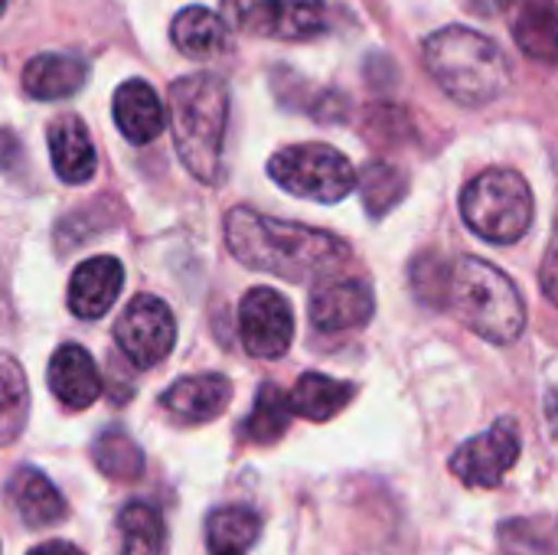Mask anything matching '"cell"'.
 <instances>
[{"mask_svg": "<svg viewBox=\"0 0 558 555\" xmlns=\"http://www.w3.org/2000/svg\"><path fill=\"white\" fill-rule=\"evenodd\" d=\"M226 245L245 268L271 272L284 281L337 275L350 262V245L333 232L262 216L248 206H235L226 216Z\"/></svg>", "mask_w": 558, "mask_h": 555, "instance_id": "obj_1", "label": "cell"}, {"mask_svg": "<svg viewBox=\"0 0 558 555\" xmlns=\"http://www.w3.org/2000/svg\"><path fill=\"white\" fill-rule=\"evenodd\" d=\"M229 111H232L229 85L213 72L180 75L167 92V121H170L173 147L183 167L199 183L222 180Z\"/></svg>", "mask_w": 558, "mask_h": 555, "instance_id": "obj_2", "label": "cell"}, {"mask_svg": "<svg viewBox=\"0 0 558 555\" xmlns=\"http://www.w3.org/2000/svg\"><path fill=\"white\" fill-rule=\"evenodd\" d=\"M425 65L435 82L468 108L497 101L513 82L507 52L471 26H445L432 33L425 39Z\"/></svg>", "mask_w": 558, "mask_h": 555, "instance_id": "obj_3", "label": "cell"}, {"mask_svg": "<svg viewBox=\"0 0 558 555\" xmlns=\"http://www.w3.org/2000/svg\"><path fill=\"white\" fill-rule=\"evenodd\" d=\"M445 301L464 327L490 343H513L526 327V304L513 278L474 255L448 268Z\"/></svg>", "mask_w": 558, "mask_h": 555, "instance_id": "obj_4", "label": "cell"}, {"mask_svg": "<svg viewBox=\"0 0 558 555\" xmlns=\"http://www.w3.org/2000/svg\"><path fill=\"white\" fill-rule=\"evenodd\" d=\"M461 216L494 245L520 242L533 226V190L517 170L490 167L464 186Z\"/></svg>", "mask_w": 558, "mask_h": 555, "instance_id": "obj_5", "label": "cell"}, {"mask_svg": "<svg viewBox=\"0 0 558 555\" xmlns=\"http://www.w3.org/2000/svg\"><path fill=\"white\" fill-rule=\"evenodd\" d=\"M268 173L281 190L314 203H340L350 196V190H356V170L350 157L330 144L281 147L268 160Z\"/></svg>", "mask_w": 558, "mask_h": 555, "instance_id": "obj_6", "label": "cell"}, {"mask_svg": "<svg viewBox=\"0 0 558 555\" xmlns=\"http://www.w3.org/2000/svg\"><path fill=\"white\" fill-rule=\"evenodd\" d=\"M219 20L245 36L304 43L327 33L324 0H222Z\"/></svg>", "mask_w": 558, "mask_h": 555, "instance_id": "obj_7", "label": "cell"}, {"mask_svg": "<svg viewBox=\"0 0 558 555\" xmlns=\"http://www.w3.org/2000/svg\"><path fill=\"white\" fill-rule=\"evenodd\" d=\"M114 340H118V350L137 370H150L170 357L177 343V321L160 298L137 294L124 307L121 321L114 324Z\"/></svg>", "mask_w": 558, "mask_h": 555, "instance_id": "obj_8", "label": "cell"}, {"mask_svg": "<svg viewBox=\"0 0 558 555\" xmlns=\"http://www.w3.org/2000/svg\"><path fill=\"white\" fill-rule=\"evenodd\" d=\"M520 448H523V438H520L517 422L504 419L490 432L464 442L451 458V471L464 487L487 491V487H497L513 471V464L520 461Z\"/></svg>", "mask_w": 558, "mask_h": 555, "instance_id": "obj_9", "label": "cell"}, {"mask_svg": "<svg viewBox=\"0 0 558 555\" xmlns=\"http://www.w3.org/2000/svg\"><path fill=\"white\" fill-rule=\"evenodd\" d=\"M239 334L252 357H284L294 340V311L288 298L271 288H252L239 304Z\"/></svg>", "mask_w": 558, "mask_h": 555, "instance_id": "obj_10", "label": "cell"}, {"mask_svg": "<svg viewBox=\"0 0 558 555\" xmlns=\"http://www.w3.org/2000/svg\"><path fill=\"white\" fill-rule=\"evenodd\" d=\"M376 314V298L360 278H330L311 294V324L324 334L366 327Z\"/></svg>", "mask_w": 558, "mask_h": 555, "instance_id": "obj_11", "label": "cell"}, {"mask_svg": "<svg viewBox=\"0 0 558 555\" xmlns=\"http://www.w3.org/2000/svg\"><path fill=\"white\" fill-rule=\"evenodd\" d=\"M124 285V268L111 255H95L82 262L69 281V307L82 321H98L111 311Z\"/></svg>", "mask_w": 558, "mask_h": 555, "instance_id": "obj_12", "label": "cell"}, {"mask_svg": "<svg viewBox=\"0 0 558 555\" xmlns=\"http://www.w3.org/2000/svg\"><path fill=\"white\" fill-rule=\"evenodd\" d=\"M111 114H114L118 131L131 144H150L167 128L163 101L154 92V85L144 82V79H128V82L118 85L114 101H111Z\"/></svg>", "mask_w": 558, "mask_h": 555, "instance_id": "obj_13", "label": "cell"}, {"mask_svg": "<svg viewBox=\"0 0 558 555\" xmlns=\"http://www.w3.org/2000/svg\"><path fill=\"white\" fill-rule=\"evenodd\" d=\"M49 389L65 409H88L101 396V373L85 347L62 343L49 360Z\"/></svg>", "mask_w": 558, "mask_h": 555, "instance_id": "obj_14", "label": "cell"}, {"mask_svg": "<svg viewBox=\"0 0 558 555\" xmlns=\"http://www.w3.org/2000/svg\"><path fill=\"white\" fill-rule=\"evenodd\" d=\"M229 399H232V383L219 373H203V376L177 379L163 393V409L180 422L203 425V422H213L216 415H222Z\"/></svg>", "mask_w": 558, "mask_h": 555, "instance_id": "obj_15", "label": "cell"}, {"mask_svg": "<svg viewBox=\"0 0 558 555\" xmlns=\"http://www.w3.org/2000/svg\"><path fill=\"white\" fill-rule=\"evenodd\" d=\"M49 157L62 183H88L95 177V144L78 114H62L49 124Z\"/></svg>", "mask_w": 558, "mask_h": 555, "instance_id": "obj_16", "label": "cell"}, {"mask_svg": "<svg viewBox=\"0 0 558 555\" xmlns=\"http://www.w3.org/2000/svg\"><path fill=\"white\" fill-rule=\"evenodd\" d=\"M88 82V65L75 52H39L23 69V88L36 101H59L82 92Z\"/></svg>", "mask_w": 558, "mask_h": 555, "instance_id": "obj_17", "label": "cell"}, {"mask_svg": "<svg viewBox=\"0 0 558 555\" xmlns=\"http://www.w3.org/2000/svg\"><path fill=\"white\" fill-rule=\"evenodd\" d=\"M510 20V33L533 59L556 62V3L553 0H500Z\"/></svg>", "mask_w": 558, "mask_h": 555, "instance_id": "obj_18", "label": "cell"}, {"mask_svg": "<svg viewBox=\"0 0 558 555\" xmlns=\"http://www.w3.org/2000/svg\"><path fill=\"white\" fill-rule=\"evenodd\" d=\"M170 39L190 59H216L229 52V26L209 7H183L170 23Z\"/></svg>", "mask_w": 558, "mask_h": 555, "instance_id": "obj_19", "label": "cell"}, {"mask_svg": "<svg viewBox=\"0 0 558 555\" xmlns=\"http://www.w3.org/2000/svg\"><path fill=\"white\" fill-rule=\"evenodd\" d=\"M10 497L23 517L26 527L33 530H46L52 523H59L65 517V500L62 494L49 484L46 474L33 471V468H20L13 478H10Z\"/></svg>", "mask_w": 558, "mask_h": 555, "instance_id": "obj_20", "label": "cell"}, {"mask_svg": "<svg viewBox=\"0 0 558 555\" xmlns=\"http://www.w3.org/2000/svg\"><path fill=\"white\" fill-rule=\"evenodd\" d=\"M353 393L356 389L350 383L330 379L324 373H304L294 393L288 396V402H291V412H298L307 422H330L350 406Z\"/></svg>", "mask_w": 558, "mask_h": 555, "instance_id": "obj_21", "label": "cell"}, {"mask_svg": "<svg viewBox=\"0 0 558 555\" xmlns=\"http://www.w3.org/2000/svg\"><path fill=\"white\" fill-rule=\"evenodd\" d=\"M262 536V520L248 507H222L206 523L209 555H245Z\"/></svg>", "mask_w": 558, "mask_h": 555, "instance_id": "obj_22", "label": "cell"}, {"mask_svg": "<svg viewBox=\"0 0 558 555\" xmlns=\"http://www.w3.org/2000/svg\"><path fill=\"white\" fill-rule=\"evenodd\" d=\"M121 530V553L118 555H163L167 553V530L163 517L150 504H128L118 517Z\"/></svg>", "mask_w": 558, "mask_h": 555, "instance_id": "obj_23", "label": "cell"}, {"mask_svg": "<svg viewBox=\"0 0 558 555\" xmlns=\"http://www.w3.org/2000/svg\"><path fill=\"white\" fill-rule=\"evenodd\" d=\"M291 415L294 412H291L288 396L275 383H262L258 396H255V406H252V412L245 419V438L255 442V445H275L288 432Z\"/></svg>", "mask_w": 558, "mask_h": 555, "instance_id": "obj_24", "label": "cell"}, {"mask_svg": "<svg viewBox=\"0 0 558 555\" xmlns=\"http://www.w3.org/2000/svg\"><path fill=\"white\" fill-rule=\"evenodd\" d=\"M26 412H29L26 376L10 357H0V445L13 442L20 435Z\"/></svg>", "mask_w": 558, "mask_h": 555, "instance_id": "obj_25", "label": "cell"}, {"mask_svg": "<svg viewBox=\"0 0 558 555\" xmlns=\"http://www.w3.org/2000/svg\"><path fill=\"white\" fill-rule=\"evenodd\" d=\"M356 186L363 193V203L369 216H386L402 196H405V177L386 160H369L363 173L356 177Z\"/></svg>", "mask_w": 558, "mask_h": 555, "instance_id": "obj_26", "label": "cell"}, {"mask_svg": "<svg viewBox=\"0 0 558 555\" xmlns=\"http://www.w3.org/2000/svg\"><path fill=\"white\" fill-rule=\"evenodd\" d=\"M95 464L108 474V478H121V481H134L144 471V455L141 448L121 435V432H108L95 442Z\"/></svg>", "mask_w": 558, "mask_h": 555, "instance_id": "obj_27", "label": "cell"}, {"mask_svg": "<svg viewBox=\"0 0 558 555\" xmlns=\"http://www.w3.org/2000/svg\"><path fill=\"white\" fill-rule=\"evenodd\" d=\"M23 157V147H20V137L13 131H0V170L13 167L16 160Z\"/></svg>", "mask_w": 558, "mask_h": 555, "instance_id": "obj_28", "label": "cell"}, {"mask_svg": "<svg viewBox=\"0 0 558 555\" xmlns=\"http://www.w3.org/2000/svg\"><path fill=\"white\" fill-rule=\"evenodd\" d=\"M29 555H85L78 546L72 543H62V540H52V543H43L36 550H29Z\"/></svg>", "mask_w": 558, "mask_h": 555, "instance_id": "obj_29", "label": "cell"}, {"mask_svg": "<svg viewBox=\"0 0 558 555\" xmlns=\"http://www.w3.org/2000/svg\"><path fill=\"white\" fill-rule=\"evenodd\" d=\"M10 7V0H0V16H3V10Z\"/></svg>", "mask_w": 558, "mask_h": 555, "instance_id": "obj_30", "label": "cell"}]
</instances>
